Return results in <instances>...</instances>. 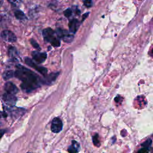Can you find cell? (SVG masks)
Returning <instances> with one entry per match:
<instances>
[{"instance_id":"1","label":"cell","mask_w":153,"mask_h":153,"mask_svg":"<svg viewBox=\"0 0 153 153\" xmlns=\"http://www.w3.org/2000/svg\"><path fill=\"white\" fill-rule=\"evenodd\" d=\"M16 68L14 76L22 81L20 87L23 91L30 93L42 84V79L34 72L20 65H17Z\"/></svg>"},{"instance_id":"2","label":"cell","mask_w":153,"mask_h":153,"mask_svg":"<svg viewBox=\"0 0 153 153\" xmlns=\"http://www.w3.org/2000/svg\"><path fill=\"white\" fill-rule=\"evenodd\" d=\"M56 35V32L50 27L46 28L42 31V35L46 42H50L53 47H59L60 45V41Z\"/></svg>"},{"instance_id":"3","label":"cell","mask_w":153,"mask_h":153,"mask_svg":"<svg viewBox=\"0 0 153 153\" xmlns=\"http://www.w3.org/2000/svg\"><path fill=\"white\" fill-rule=\"evenodd\" d=\"M25 62L26 64H27L30 67H31L32 68H34L35 70L38 71L40 74L43 75L44 76L47 75V69L45 68H44L43 66H38L36 64H35L33 62V60L32 59H30L29 57H25Z\"/></svg>"},{"instance_id":"4","label":"cell","mask_w":153,"mask_h":153,"mask_svg":"<svg viewBox=\"0 0 153 153\" xmlns=\"http://www.w3.org/2000/svg\"><path fill=\"white\" fill-rule=\"evenodd\" d=\"M56 33L58 38H62L63 41L66 42H71L74 38V36L68 33V31L61 29H57L56 31Z\"/></svg>"},{"instance_id":"5","label":"cell","mask_w":153,"mask_h":153,"mask_svg":"<svg viewBox=\"0 0 153 153\" xmlns=\"http://www.w3.org/2000/svg\"><path fill=\"white\" fill-rule=\"evenodd\" d=\"M63 129V123L62 120L58 118L55 117L53 119L51 124V130L54 133L60 132Z\"/></svg>"},{"instance_id":"6","label":"cell","mask_w":153,"mask_h":153,"mask_svg":"<svg viewBox=\"0 0 153 153\" xmlns=\"http://www.w3.org/2000/svg\"><path fill=\"white\" fill-rule=\"evenodd\" d=\"M2 99L4 102L10 106H13L15 105L17 99L15 94H10L5 92L2 96Z\"/></svg>"},{"instance_id":"7","label":"cell","mask_w":153,"mask_h":153,"mask_svg":"<svg viewBox=\"0 0 153 153\" xmlns=\"http://www.w3.org/2000/svg\"><path fill=\"white\" fill-rule=\"evenodd\" d=\"M1 36L2 39L9 42H14L17 40V37L15 34L8 30H3L1 33Z\"/></svg>"},{"instance_id":"8","label":"cell","mask_w":153,"mask_h":153,"mask_svg":"<svg viewBox=\"0 0 153 153\" xmlns=\"http://www.w3.org/2000/svg\"><path fill=\"white\" fill-rule=\"evenodd\" d=\"M32 56L33 60L39 64L43 63L47 59L46 53H41L38 51H32Z\"/></svg>"},{"instance_id":"9","label":"cell","mask_w":153,"mask_h":153,"mask_svg":"<svg viewBox=\"0 0 153 153\" xmlns=\"http://www.w3.org/2000/svg\"><path fill=\"white\" fill-rule=\"evenodd\" d=\"M4 90L5 92L13 94H16L19 91V89L16 87V85L13 84L11 82H7L5 85H4Z\"/></svg>"},{"instance_id":"10","label":"cell","mask_w":153,"mask_h":153,"mask_svg":"<svg viewBox=\"0 0 153 153\" xmlns=\"http://www.w3.org/2000/svg\"><path fill=\"white\" fill-rule=\"evenodd\" d=\"M59 72H54V73H51L49 75H47L45 76L44 78L42 79V82L44 84H52L57 78V77L59 75Z\"/></svg>"},{"instance_id":"11","label":"cell","mask_w":153,"mask_h":153,"mask_svg":"<svg viewBox=\"0 0 153 153\" xmlns=\"http://www.w3.org/2000/svg\"><path fill=\"white\" fill-rule=\"evenodd\" d=\"M152 140L149 139L146 140L144 143L142 144V148H140L137 153H149L150 148L151 147Z\"/></svg>"},{"instance_id":"12","label":"cell","mask_w":153,"mask_h":153,"mask_svg":"<svg viewBox=\"0 0 153 153\" xmlns=\"http://www.w3.org/2000/svg\"><path fill=\"white\" fill-rule=\"evenodd\" d=\"M80 149V145L76 140H72L71 145H70L68 148L69 153H78Z\"/></svg>"},{"instance_id":"13","label":"cell","mask_w":153,"mask_h":153,"mask_svg":"<svg viewBox=\"0 0 153 153\" xmlns=\"http://www.w3.org/2000/svg\"><path fill=\"white\" fill-rule=\"evenodd\" d=\"M79 26H80V23L77 19H72V20L70 21L69 24L70 32H72V33H75L77 31Z\"/></svg>"},{"instance_id":"14","label":"cell","mask_w":153,"mask_h":153,"mask_svg":"<svg viewBox=\"0 0 153 153\" xmlns=\"http://www.w3.org/2000/svg\"><path fill=\"white\" fill-rule=\"evenodd\" d=\"M8 54L10 56V57L13 59L17 60V57L19 56L18 52L16 50V48L14 47H11L8 50Z\"/></svg>"},{"instance_id":"15","label":"cell","mask_w":153,"mask_h":153,"mask_svg":"<svg viewBox=\"0 0 153 153\" xmlns=\"http://www.w3.org/2000/svg\"><path fill=\"white\" fill-rule=\"evenodd\" d=\"M14 16L15 17L18 19V20H24L27 19L25 13L19 10H17L14 11Z\"/></svg>"},{"instance_id":"16","label":"cell","mask_w":153,"mask_h":153,"mask_svg":"<svg viewBox=\"0 0 153 153\" xmlns=\"http://www.w3.org/2000/svg\"><path fill=\"white\" fill-rule=\"evenodd\" d=\"M14 76V71L12 70H8L4 72V73L2 75V77L4 78V79H9L11 78Z\"/></svg>"},{"instance_id":"17","label":"cell","mask_w":153,"mask_h":153,"mask_svg":"<svg viewBox=\"0 0 153 153\" xmlns=\"http://www.w3.org/2000/svg\"><path fill=\"white\" fill-rule=\"evenodd\" d=\"M93 144L99 147L100 145V141H99V134H95L93 136Z\"/></svg>"},{"instance_id":"18","label":"cell","mask_w":153,"mask_h":153,"mask_svg":"<svg viewBox=\"0 0 153 153\" xmlns=\"http://www.w3.org/2000/svg\"><path fill=\"white\" fill-rule=\"evenodd\" d=\"M8 2L14 6H19L22 3V0H8Z\"/></svg>"},{"instance_id":"19","label":"cell","mask_w":153,"mask_h":153,"mask_svg":"<svg viewBox=\"0 0 153 153\" xmlns=\"http://www.w3.org/2000/svg\"><path fill=\"white\" fill-rule=\"evenodd\" d=\"M30 43H31L32 45L34 48H36V49H40L39 44H38L33 39H31L30 40Z\"/></svg>"},{"instance_id":"20","label":"cell","mask_w":153,"mask_h":153,"mask_svg":"<svg viewBox=\"0 0 153 153\" xmlns=\"http://www.w3.org/2000/svg\"><path fill=\"white\" fill-rule=\"evenodd\" d=\"M72 10L70 9V8L66 9V10L64 11V14H65V17H69L72 15Z\"/></svg>"},{"instance_id":"21","label":"cell","mask_w":153,"mask_h":153,"mask_svg":"<svg viewBox=\"0 0 153 153\" xmlns=\"http://www.w3.org/2000/svg\"><path fill=\"white\" fill-rule=\"evenodd\" d=\"M84 4L87 7H90L92 5V0H84Z\"/></svg>"},{"instance_id":"22","label":"cell","mask_w":153,"mask_h":153,"mask_svg":"<svg viewBox=\"0 0 153 153\" xmlns=\"http://www.w3.org/2000/svg\"><path fill=\"white\" fill-rule=\"evenodd\" d=\"M88 14H89V13H85V14H83V16H82V21H84L87 17H88Z\"/></svg>"},{"instance_id":"23","label":"cell","mask_w":153,"mask_h":153,"mask_svg":"<svg viewBox=\"0 0 153 153\" xmlns=\"http://www.w3.org/2000/svg\"><path fill=\"white\" fill-rule=\"evenodd\" d=\"M5 133V130H2L0 128V139L2 137V136L4 135V134Z\"/></svg>"},{"instance_id":"24","label":"cell","mask_w":153,"mask_h":153,"mask_svg":"<svg viewBox=\"0 0 153 153\" xmlns=\"http://www.w3.org/2000/svg\"><path fill=\"white\" fill-rule=\"evenodd\" d=\"M4 2V0H0V7L2 6V5L3 4Z\"/></svg>"},{"instance_id":"25","label":"cell","mask_w":153,"mask_h":153,"mask_svg":"<svg viewBox=\"0 0 153 153\" xmlns=\"http://www.w3.org/2000/svg\"><path fill=\"white\" fill-rule=\"evenodd\" d=\"M27 153H30V152H27Z\"/></svg>"}]
</instances>
